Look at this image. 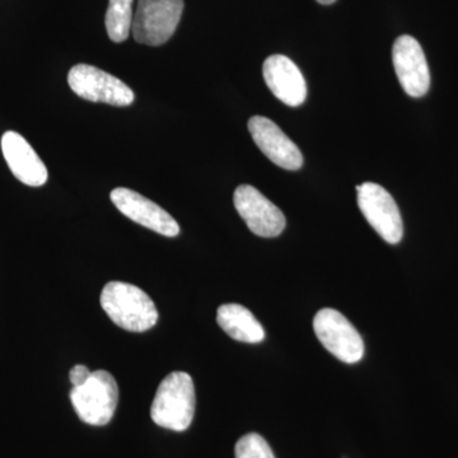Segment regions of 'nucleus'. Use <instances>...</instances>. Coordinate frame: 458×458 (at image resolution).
<instances>
[{
    "label": "nucleus",
    "instance_id": "obj_1",
    "mask_svg": "<svg viewBox=\"0 0 458 458\" xmlns=\"http://www.w3.org/2000/svg\"><path fill=\"white\" fill-rule=\"evenodd\" d=\"M99 302L114 325L131 333L150 330L158 321V311L149 295L129 283H107Z\"/></svg>",
    "mask_w": 458,
    "mask_h": 458
},
{
    "label": "nucleus",
    "instance_id": "obj_2",
    "mask_svg": "<svg viewBox=\"0 0 458 458\" xmlns=\"http://www.w3.org/2000/svg\"><path fill=\"white\" fill-rule=\"evenodd\" d=\"M195 414V387L185 372H172L158 386L150 417L157 426L183 432L191 426Z\"/></svg>",
    "mask_w": 458,
    "mask_h": 458
},
{
    "label": "nucleus",
    "instance_id": "obj_3",
    "mask_svg": "<svg viewBox=\"0 0 458 458\" xmlns=\"http://www.w3.org/2000/svg\"><path fill=\"white\" fill-rule=\"evenodd\" d=\"M75 412L84 423L102 427L110 423L119 403V387L107 370H95L89 381L71 393Z\"/></svg>",
    "mask_w": 458,
    "mask_h": 458
},
{
    "label": "nucleus",
    "instance_id": "obj_4",
    "mask_svg": "<svg viewBox=\"0 0 458 458\" xmlns=\"http://www.w3.org/2000/svg\"><path fill=\"white\" fill-rule=\"evenodd\" d=\"M183 0H138L132 18L135 41L148 47H159L170 40L179 26Z\"/></svg>",
    "mask_w": 458,
    "mask_h": 458
},
{
    "label": "nucleus",
    "instance_id": "obj_5",
    "mask_svg": "<svg viewBox=\"0 0 458 458\" xmlns=\"http://www.w3.org/2000/svg\"><path fill=\"white\" fill-rule=\"evenodd\" d=\"M68 83L75 95L90 102L126 107L134 102V92L119 78L89 64H78L69 71Z\"/></svg>",
    "mask_w": 458,
    "mask_h": 458
},
{
    "label": "nucleus",
    "instance_id": "obj_6",
    "mask_svg": "<svg viewBox=\"0 0 458 458\" xmlns=\"http://www.w3.org/2000/svg\"><path fill=\"white\" fill-rule=\"evenodd\" d=\"M319 343L344 363H358L364 355V342L351 321L333 309H324L313 318Z\"/></svg>",
    "mask_w": 458,
    "mask_h": 458
},
{
    "label": "nucleus",
    "instance_id": "obj_7",
    "mask_svg": "<svg viewBox=\"0 0 458 458\" xmlns=\"http://www.w3.org/2000/svg\"><path fill=\"white\" fill-rule=\"evenodd\" d=\"M357 192L358 207L367 222L386 242L399 243L403 234V218L390 192L373 182L357 186Z\"/></svg>",
    "mask_w": 458,
    "mask_h": 458
},
{
    "label": "nucleus",
    "instance_id": "obj_8",
    "mask_svg": "<svg viewBox=\"0 0 458 458\" xmlns=\"http://www.w3.org/2000/svg\"><path fill=\"white\" fill-rule=\"evenodd\" d=\"M233 201L241 218L256 236L278 237L284 231V214L254 186H238Z\"/></svg>",
    "mask_w": 458,
    "mask_h": 458
},
{
    "label": "nucleus",
    "instance_id": "obj_9",
    "mask_svg": "<svg viewBox=\"0 0 458 458\" xmlns=\"http://www.w3.org/2000/svg\"><path fill=\"white\" fill-rule=\"evenodd\" d=\"M110 199L119 212L128 216L132 222L155 231L162 236H179L180 225L174 221V216L140 192L131 189L117 188L111 191Z\"/></svg>",
    "mask_w": 458,
    "mask_h": 458
},
{
    "label": "nucleus",
    "instance_id": "obj_10",
    "mask_svg": "<svg viewBox=\"0 0 458 458\" xmlns=\"http://www.w3.org/2000/svg\"><path fill=\"white\" fill-rule=\"evenodd\" d=\"M393 62L406 95L414 98L427 95L430 87L429 66L418 40L409 35L400 36L394 44Z\"/></svg>",
    "mask_w": 458,
    "mask_h": 458
},
{
    "label": "nucleus",
    "instance_id": "obj_11",
    "mask_svg": "<svg viewBox=\"0 0 458 458\" xmlns=\"http://www.w3.org/2000/svg\"><path fill=\"white\" fill-rule=\"evenodd\" d=\"M249 131L256 146L274 165L288 171L300 170L303 156L276 123L264 116L250 119Z\"/></svg>",
    "mask_w": 458,
    "mask_h": 458
},
{
    "label": "nucleus",
    "instance_id": "obj_12",
    "mask_svg": "<svg viewBox=\"0 0 458 458\" xmlns=\"http://www.w3.org/2000/svg\"><path fill=\"white\" fill-rule=\"evenodd\" d=\"M262 75L271 93L286 106L298 107L306 101V80L300 68L289 57H267L262 65Z\"/></svg>",
    "mask_w": 458,
    "mask_h": 458
},
{
    "label": "nucleus",
    "instance_id": "obj_13",
    "mask_svg": "<svg viewBox=\"0 0 458 458\" xmlns=\"http://www.w3.org/2000/svg\"><path fill=\"white\" fill-rule=\"evenodd\" d=\"M2 152L9 170L21 182L32 188L47 183L49 179L47 165L22 135L5 131L2 137Z\"/></svg>",
    "mask_w": 458,
    "mask_h": 458
},
{
    "label": "nucleus",
    "instance_id": "obj_14",
    "mask_svg": "<svg viewBox=\"0 0 458 458\" xmlns=\"http://www.w3.org/2000/svg\"><path fill=\"white\" fill-rule=\"evenodd\" d=\"M216 322L222 330L237 342L259 344L265 339L264 327L254 313L241 304H222L216 312Z\"/></svg>",
    "mask_w": 458,
    "mask_h": 458
},
{
    "label": "nucleus",
    "instance_id": "obj_15",
    "mask_svg": "<svg viewBox=\"0 0 458 458\" xmlns=\"http://www.w3.org/2000/svg\"><path fill=\"white\" fill-rule=\"evenodd\" d=\"M132 2L134 0H108L105 25L111 41L123 42L131 35L134 18Z\"/></svg>",
    "mask_w": 458,
    "mask_h": 458
},
{
    "label": "nucleus",
    "instance_id": "obj_16",
    "mask_svg": "<svg viewBox=\"0 0 458 458\" xmlns=\"http://www.w3.org/2000/svg\"><path fill=\"white\" fill-rule=\"evenodd\" d=\"M236 458H276L269 443L258 433H250L237 442Z\"/></svg>",
    "mask_w": 458,
    "mask_h": 458
},
{
    "label": "nucleus",
    "instance_id": "obj_17",
    "mask_svg": "<svg viewBox=\"0 0 458 458\" xmlns=\"http://www.w3.org/2000/svg\"><path fill=\"white\" fill-rule=\"evenodd\" d=\"M90 373L92 372H90L86 366H82V364L75 366L74 369L71 370V373H69V378H71L73 387H80V386L86 384V382L89 381Z\"/></svg>",
    "mask_w": 458,
    "mask_h": 458
},
{
    "label": "nucleus",
    "instance_id": "obj_18",
    "mask_svg": "<svg viewBox=\"0 0 458 458\" xmlns=\"http://www.w3.org/2000/svg\"><path fill=\"white\" fill-rule=\"evenodd\" d=\"M318 2L319 3V4L328 5L333 4V3H335L336 0H318Z\"/></svg>",
    "mask_w": 458,
    "mask_h": 458
}]
</instances>
